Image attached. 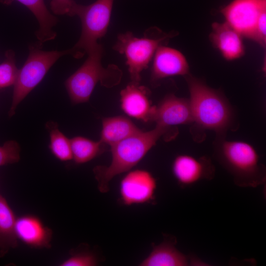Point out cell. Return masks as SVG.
<instances>
[{
  "label": "cell",
  "instance_id": "cell-1",
  "mask_svg": "<svg viewBox=\"0 0 266 266\" xmlns=\"http://www.w3.org/2000/svg\"><path fill=\"white\" fill-rule=\"evenodd\" d=\"M190 94L193 123L201 129L214 131L216 136H225L236 129L234 111L225 95L208 86L190 73L184 77Z\"/></svg>",
  "mask_w": 266,
  "mask_h": 266
},
{
  "label": "cell",
  "instance_id": "cell-2",
  "mask_svg": "<svg viewBox=\"0 0 266 266\" xmlns=\"http://www.w3.org/2000/svg\"><path fill=\"white\" fill-rule=\"evenodd\" d=\"M215 159L240 187L256 188L266 181V169L256 149L248 142L229 140L216 136L213 143Z\"/></svg>",
  "mask_w": 266,
  "mask_h": 266
},
{
  "label": "cell",
  "instance_id": "cell-3",
  "mask_svg": "<svg viewBox=\"0 0 266 266\" xmlns=\"http://www.w3.org/2000/svg\"><path fill=\"white\" fill-rule=\"evenodd\" d=\"M169 130L156 125L152 130L140 131L110 146L112 160L109 166H98L93 169L100 192L107 193L112 179L136 166Z\"/></svg>",
  "mask_w": 266,
  "mask_h": 266
},
{
  "label": "cell",
  "instance_id": "cell-4",
  "mask_svg": "<svg viewBox=\"0 0 266 266\" xmlns=\"http://www.w3.org/2000/svg\"><path fill=\"white\" fill-rule=\"evenodd\" d=\"M103 52L102 45L99 44L87 53L88 56L83 65L66 80L65 86L73 104L88 101L98 82L106 88L120 82L122 71L117 66H102Z\"/></svg>",
  "mask_w": 266,
  "mask_h": 266
},
{
  "label": "cell",
  "instance_id": "cell-5",
  "mask_svg": "<svg viewBox=\"0 0 266 266\" xmlns=\"http://www.w3.org/2000/svg\"><path fill=\"white\" fill-rule=\"evenodd\" d=\"M176 35V32L165 33L155 27L146 30L141 37L129 31L118 35L113 49L125 55L131 82L140 83L141 73L148 67L158 47Z\"/></svg>",
  "mask_w": 266,
  "mask_h": 266
},
{
  "label": "cell",
  "instance_id": "cell-6",
  "mask_svg": "<svg viewBox=\"0 0 266 266\" xmlns=\"http://www.w3.org/2000/svg\"><path fill=\"white\" fill-rule=\"evenodd\" d=\"M114 0H97L84 5L74 2L70 16H78L80 19L82 30L80 37L70 50L74 58L82 57L95 48L99 39L106 34L110 23Z\"/></svg>",
  "mask_w": 266,
  "mask_h": 266
},
{
  "label": "cell",
  "instance_id": "cell-7",
  "mask_svg": "<svg viewBox=\"0 0 266 266\" xmlns=\"http://www.w3.org/2000/svg\"><path fill=\"white\" fill-rule=\"evenodd\" d=\"M70 50L45 51L31 46L28 57L19 70L14 90L9 116L15 113L19 103L42 80L50 67L61 57L70 54Z\"/></svg>",
  "mask_w": 266,
  "mask_h": 266
},
{
  "label": "cell",
  "instance_id": "cell-8",
  "mask_svg": "<svg viewBox=\"0 0 266 266\" xmlns=\"http://www.w3.org/2000/svg\"><path fill=\"white\" fill-rule=\"evenodd\" d=\"M266 12V0H233L220 9L225 22L243 37L253 39L257 22Z\"/></svg>",
  "mask_w": 266,
  "mask_h": 266
},
{
  "label": "cell",
  "instance_id": "cell-9",
  "mask_svg": "<svg viewBox=\"0 0 266 266\" xmlns=\"http://www.w3.org/2000/svg\"><path fill=\"white\" fill-rule=\"evenodd\" d=\"M156 189V179L149 171L140 169L131 170L121 181V200L128 206L152 202L155 200Z\"/></svg>",
  "mask_w": 266,
  "mask_h": 266
},
{
  "label": "cell",
  "instance_id": "cell-10",
  "mask_svg": "<svg viewBox=\"0 0 266 266\" xmlns=\"http://www.w3.org/2000/svg\"><path fill=\"white\" fill-rule=\"evenodd\" d=\"M171 169L179 185L184 188L202 180H210L215 172V167L209 157L197 158L187 154L177 156L172 162Z\"/></svg>",
  "mask_w": 266,
  "mask_h": 266
},
{
  "label": "cell",
  "instance_id": "cell-11",
  "mask_svg": "<svg viewBox=\"0 0 266 266\" xmlns=\"http://www.w3.org/2000/svg\"><path fill=\"white\" fill-rule=\"evenodd\" d=\"M151 71V82L157 85L161 80L171 76H183L190 73L189 63L179 50L162 45L153 57Z\"/></svg>",
  "mask_w": 266,
  "mask_h": 266
},
{
  "label": "cell",
  "instance_id": "cell-12",
  "mask_svg": "<svg viewBox=\"0 0 266 266\" xmlns=\"http://www.w3.org/2000/svg\"><path fill=\"white\" fill-rule=\"evenodd\" d=\"M152 122L168 130L172 127L193 123V117L189 99L167 95L155 106Z\"/></svg>",
  "mask_w": 266,
  "mask_h": 266
},
{
  "label": "cell",
  "instance_id": "cell-13",
  "mask_svg": "<svg viewBox=\"0 0 266 266\" xmlns=\"http://www.w3.org/2000/svg\"><path fill=\"white\" fill-rule=\"evenodd\" d=\"M149 90L131 82L120 92L121 107L129 116L144 122L152 121L155 105H152Z\"/></svg>",
  "mask_w": 266,
  "mask_h": 266
},
{
  "label": "cell",
  "instance_id": "cell-14",
  "mask_svg": "<svg viewBox=\"0 0 266 266\" xmlns=\"http://www.w3.org/2000/svg\"><path fill=\"white\" fill-rule=\"evenodd\" d=\"M242 36L225 21L214 22L209 35L212 46L227 61H233L243 57L245 48Z\"/></svg>",
  "mask_w": 266,
  "mask_h": 266
},
{
  "label": "cell",
  "instance_id": "cell-15",
  "mask_svg": "<svg viewBox=\"0 0 266 266\" xmlns=\"http://www.w3.org/2000/svg\"><path fill=\"white\" fill-rule=\"evenodd\" d=\"M15 230L18 239L34 248H50L52 231L36 216L25 215L16 219Z\"/></svg>",
  "mask_w": 266,
  "mask_h": 266
},
{
  "label": "cell",
  "instance_id": "cell-16",
  "mask_svg": "<svg viewBox=\"0 0 266 266\" xmlns=\"http://www.w3.org/2000/svg\"><path fill=\"white\" fill-rule=\"evenodd\" d=\"M197 258H190L175 247L173 239H165L154 245L150 254L139 265L140 266H187L197 264Z\"/></svg>",
  "mask_w": 266,
  "mask_h": 266
},
{
  "label": "cell",
  "instance_id": "cell-17",
  "mask_svg": "<svg viewBox=\"0 0 266 266\" xmlns=\"http://www.w3.org/2000/svg\"><path fill=\"white\" fill-rule=\"evenodd\" d=\"M16 0L26 6L37 20L39 28L36 36L41 43L53 40L56 36L52 28L57 22V19L48 10L44 0H0L3 4L9 5Z\"/></svg>",
  "mask_w": 266,
  "mask_h": 266
},
{
  "label": "cell",
  "instance_id": "cell-18",
  "mask_svg": "<svg viewBox=\"0 0 266 266\" xmlns=\"http://www.w3.org/2000/svg\"><path fill=\"white\" fill-rule=\"evenodd\" d=\"M141 131L124 116L103 118L100 141L110 146Z\"/></svg>",
  "mask_w": 266,
  "mask_h": 266
},
{
  "label": "cell",
  "instance_id": "cell-19",
  "mask_svg": "<svg viewBox=\"0 0 266 266\" xmlns=\"http://www.w3.org/2000/svg\"><path fill=\"white\" fill-rule=\"evenodd\" d=\"M16 218L6 200L0 195V257L18 245L15 225Z\"/></svg>",
  "mask_w": 266,
  "mask_h": 266
},
{
  "label": "cell",
  "instance_id": "cell-20",
  "mask_svg": "<svg viewBox=\"0 0 266 266\" xmlns=\"http://www.w3.org/2000/svg\"><path fill=\"white\" fill-rule=\"evenodd\" d=\"M72 159L80 164L90 161L103 151V144L83 136H75L70 139Z\"/></svg>",
  "mask_w": 266,
  "mask_h": 266
},
{
  "label": "cell",
  "instance_id": "cell-21",
  "mask_svg": "<svg viewBox=\"0 0 266 266\" xmlns=\"http://www.w3.org/2000/svg\"><path fill=\"white\" fill-rule=\"evenodd\" d=\"M47 129L50 135L49 149L53 155L62 161L72 159L70 140L58 129L54 122H48Z\"/></svg>",
  "mask_w": 266,
  "mask_h": 266
},
{
  "label": "cell",
  "instance_id": "cell-22",
  "mask_svg": "<svg viewBox=\"0 0 266 266\" xmlns=\"http://www.w3.org/2000/svg\"><path fill=\"white\" fill-rule=\"evenodd\" d=\"M19 70L15 64V54L12 50H7L4 61L0 64V88L14 84Z\"/></svg>",
  "mask_w": 266,
  "mask_h": 266
},
{
  "label": "cell",
  "instance_id": "cell-23",
  "mask_svg": "<svg viewBox=\"0 0 266 266\" xmlns=\"http://www.w3.org/2000/svg\"><path fill=\"white\" fill-rule=\"evenodd\" d=\"M20 151L18 143L14 140L7 141L0 146V166L18 162Z\"/></svg>",
  "mask_w": 266,
  "mask_h": 266
},
{
  "label": "cell",
  "instance_id": "cell-24",
  "mask_svg": "<svg viewBox=\"0 0 266 266\" xmlns=\"http://www.w3.org/2000/svg\"><path fill=\"white\" fill-rule=\"evenodd\" d=\"M97 265V259L92 253L83 252L71 255L62 262L61 266H94Z\"/></svg>",
  "mask_w": 266,
  "mask_h": 266
},
{
  "label": "cell",
  "instance_id": "cell-25",
  "mask_svg": "<svg viewBox=\"0 0 266 266\" xmlns=\"http://www.w3.org/2000/svg\"><path fill=\"white\" fill-rule=\"evenodd\" d=\"M259 45L265 47L266 44V12L259 19L256 26L253 39Z\"/></svg>",
  "mask_w": 266,
  "mask_h": 266
},
{
  "label": "cell",
  "instance_id": "cell-26",
  "mask_svg": "<svg viewBox=\"0 0 266 266\" xmlns=\"http://www.w3.org/2000/svg\"><path fill=\"white\" fill-rule=\"evenodd\" d=\"M74 2L73 0H51L50 7L55 14L69 16Z\"/></svg>",
  "mask_w": 266,
  "mask_h": 266
}]
</instances>
